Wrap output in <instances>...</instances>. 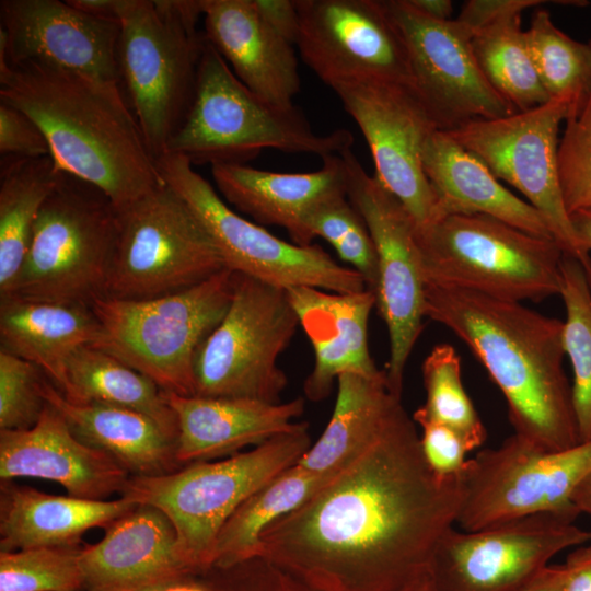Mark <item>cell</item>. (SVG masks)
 <instances>
[{
    "mask_svg": "<svg viewBox=\"0 0 591 591\" xmlns=\"http://www.w3.org/2000/svg\"><path fill=\"white\" fill-rule=\"evenodd\" d=\"M462 476L438 477L403 407L382 434L260 535L259 556L322 591H399L456 524Z\"/></svg>",
    "mask_w": 591,
    "mask_h": 591,
    "instance_id": "obj_1",
    "label": "cell"
},
{
    "mask_svg": "<svg viewBox=\"0 0 591 591\" xmlns=\"http://www.w3.org/2000/svg\"><path fill=\"white\" fill-rule=\"evenodd\" d=\"M0 101L38 126L61 171L100 189L116 210L164 184L119 83L0 58Z\"/></svg>",
    "mask_w": 591,
    "mask_h": 591,
    "instance_id": "obj_2",
    "label": "cell"
},
{
    "mask_svg": "<svg viewBox=\"0 0 591 591\" xmlns=\"http://www.w3.org/2000/svg\"><path fill=\"white\" fill-rule=\"evenodd\" d=\"M425 316L456 335L484 366L515 434L546 451L580 443L563 321L522 302L436 286H425Z\"/></svg>",
    "mask_w": 591,
    "mask_h": 591,
    "instance_id": "obj_3",
    "label": "cell"
},
{
    "mask_svg": "<svg viewBox=\"0 0 591 591\" xmlns=\"http://www.w3.org/2000/svg\"><path fill=\"white\" fill-rule=\"evenodd\" d=\"M352 142L349 130L320 135L294 104L277 105L251 91L206 40L193 103L165 153L211 166L245 164L267 149L322 159L341 154Z\"/></svg>",
    "mask_w": 591,
    "mask_h": 591,
    "instance_id": "obj_4",
    "label": "cell"
},
{
    "mask_svg": "<svg viewBox=\"0 0 591 591\" xmlns=\"http://www.w3.org/2000/svg\"><path fill=\"white\" fill-rule=\"evenodd\" d=\"M308 424L217 462H195L160 476H130L120 494L160 509L172 522L194 576L213 566L218 535L235 510L311 447Z\"/></svg>",
    "mask_w": 591,
    "mask_h": 591,
    "instance_id": "obj_5",
    "label": "cell"
},
{
    "mask_svg": "<svg viewBox=\"0 0 591 591\" xmlns=\"http://www.w3.org/2000/svg\"><path fill=\"white\" fill-rule=\"evenodd\" d=\"M201 15L202 0H121L120 82L155 161L194 100L206 44L196 30Z\"/></svg>",
    "mask_w": 591,
    "mask_h": 591,
    "instance_id": "obj_6",
    "label": "cell"
},
{
    "mask_svg": "<svg viewBox=\"0 0 591 591\" xmlns=\"http://www.w3.org/2000/svg\"><path fill=\"white\" fill-rule=\"evenodd\" d=\"M425 286L497 299L541 301L560 293L564 252L554 239L480 213H453L416 229Z\"/></svg>",
    "mask_w": 591,
    "mask_h": 591,
    "instance_id": "obj_7",
    "label": "cell"
},
{
    "mask_svg": "<svg viewBox=\"0 0 591 591\" xmlns=\"http://www.w3.org/2000/svg\"><path fill=\"white\" fill-rule=\"evenodd\" d=\"M227 268L182 291L144 300L97 297L100 334L92 345L151 379L163 392L195 395L194 362L232 298Z\"/></svg>",
    "mask_w": 591,
    "mask_h": 591,
    "instance_id": "obj_8",
    "label": "cell"
},
{
    "mask_svg": "<svg viewBox=\"0 0 591 591\" xmlns=\"http://www.w3.org/2000/svg\"><path fill=\"white\" fill-rule=\"evenodd\" d=\"M116 235L109 199L63 172L39 211L20 274L0 299L90 305L104 296Z\"/></svg>",
    "mask_w": 591,
    "mask_h": 591,
    "instance_id": "obj_9",
    "label": "cell"
},
{
    "mask_svg": "<svg viewBox=\"0 0 591 591\" xmlns=\"http://www.w3.org/2000/svg\"><path fill=\"white\" fill-rule=\"evenodd\" d=\"M116 215V242L102 297H162L192 288L224 269L200 221L165 183Z\"/></svg>",
    "mask_w": 591,
    "mask_h": 591,
    "instance_id": "obj_10",
    "label": "cell"
},
{
    "mask_svg": "<svg viewBox=\"0 0 591 591\" xmlns=\"http://www.w3.org/2000/svg\"><path fill=\"white\" fill-rule=\"evenodd\" d=\"M299 327L287 290L233 273L229 309L195 357V395L280 403L278 358Z\"/></svg>",
    "mask_w": 591,
    "mask_h": 591,
    "instance_id": "obj_11",
    "label": "cell"
},
{
    "mask_svg": "<svg viewBox=\"0 0 591 591\" xmlns=\"http://www.w3.org/2000/svg\"><path fill=\"white\" fill-rule=\"evenodd\" d=\"M157 165L163 182L211 237L224 268L285 290L313 287L350 293L367 289L359 273L338 264L321 246L287 242L233 211L186 158L164 153Z\"/></svg>",
    "mask_w": 591,
    "mask_h": 591,
    "instance_id": "obj_12",
    "label": "cell"
},
{
    "mask_svg": "<svg viewBox=\"0 0 591 591\" xmlns=\"http://www.w3.org/2000/svg\"><path fill=\"white\" fill-rule=\"evenodd\" d=\"M590 472L591 439L546 451L513 433L498 448L467 460L456 524L475 531L536 513L576 521L580 513L571 495Z\"/></svg>",
    "mask_w": 591,
    "mask_h": 591,
    "instance_id": "obj_13",
    "label": "cell"
},
{
    "mask_svg": "<svg viewBox=\"0 0 591 591\" xmlns=\"http://www.w3.org/2000/svg\"><path fill=\"white\" fill-rule=\"evenodd\" d=\"M340 155L347 198L362 217L374 244L375 306L390 341L385 373L391 392L402 397L405 367L426 317L416 225L402 202L363 170L351 149Z\"/></svg>",
    "mask_w": 591,
    "mask_h": 591,
    "instance_id": "obj_14",
    "label": "cell"
},
{
    "mask_svg": "<svg viewBox=\"0 0 591 591\" xmlns=\"http://www.w3.org/2000/svg\"><path fill=\"white\" fill-rule=\"evenodd\" d=\"M569 115L567 102L549 100L506 117L472 119L447 132L497 178L518 189L542 215L563 252L587 267L591 257L579 245L558 175V132Z\"/></svg>",
    "mask_w": 591,
    "mask_h": 591,
    "instance_id": "obj_15",
    "label": "cell"
},
{
    "mask_svg": "<svg viewBox=\"0 0 591 591\" xmlns=\"http://www.w3.org/2000/svg\"><path fill=\"white\" fill-rule=\"evenodd\" d=\"M591 541V531L536 513L475 531L448 530L429 576L438 591H520L558 553Z\"/></svg>",
    "mask_w": 591,
    "mask_h": 591,
    "instance_id": "obj_16",
    "label": "cell"
},
{
    "mask_svg": "<svg viewBox=\"0 0 591 591\" xmlns=\"http://www.w3.org/2000/svg\"><path fill=\"white\" fill-rule=\"evenodd\" d=\"M361 130L374 177L421 229L438 219V200L422 165L425 146L439 129L412 84L366 81L333 89Z\"/></svg>",
    "mask_w": 591,
    "mask_h": 591,
    "instance_id": "obj_17",
    "label": "cell"
},
{
    "mask_svg": "<svg viewBox=\"0 0 591 591\" xmlns=\"http://www.w3.org/2000/svg\"><path fill=\"white\" fill-rule=\"evenodd\" d=\"M297 43L306 66L332 90L366 81L413 85L406 48L384 0H296Z\"/></svg>",
    "mask_w": 591,
    "mask_h": 591,
    "instance_id": "obj_18",
    "label": "cell"
},
{
    "mask_svg": "<svg viewBox=\"0 0 591 591\" xmlns=\"http://www.w3.org/2000/svg\"><path fill=\"white\" fill-rule=\"evenodd\" d=\"M384 3L403 38L413 86L440 130L515 113L486 80L465 26L430 19L408 0Z\"/></svg>",
    "mask_w": 591,
    "mask_h": 591,
    "instance_id": "obj_19",
    "label": "cell"
},
{
    "mask_svg": "<svg viewBox=\"0 0 591 591\" xmlns=\"http://www.w3.org/2000/svg\"><path fill=\"white\" fill-rule=\"evenodd\" d=\"M0 20V58L8 62L42 61L121 83L118 22L68 0H2Z\"/></svg>",
    "mask_w": 591,
    "mask_h": 591,
    "instance_id": "obj_20",
    "label": "cell"
},
{
    "mask_svg": "<svg viewBox=\"0 0 591 591\" xmlns=\"http://www.w3.org/2000/svg\"><path fill=\"white\" fill-rule=\"evenodd\" d=\"M103 538L82 546L88 591H159L195 577L181 557L176 531L158 508L137 503L104 528Z\"/></svg>",
    "mask_w": 591,
    "mask_h": 591,
    "instance_id": "obj_21",
    "label": "cell"
},
{
    "mask_svg": "<svg viewBox=\"0 0 591 591\" xmlns=\"http://www.w3.org/2000/svg\"><path fill=\"white\" fill-rule=\"evenodd\" d=\"M18 477L55 482L69 496L105 500L121 494L130 474L111 455L80 440L46 403L32 428L0 430V478Z\"/></svg>",
    "mask_w": 591,
    "mask_h": 591,
    "instance_id": "obj_22",
    "label": "cell"
},
{
    "mask_svg": "<svg viewBox=\"0 0 591 591\" xmlns=\"http://www.w3.org/2000/svg\"><path fill=\"white\" fill-rule=\"evenodd\" d=\"M287 294L314 351V367L303 384L308 399H325L340 375L376 378L384 373L369 351L368 323L375 306L371 290L337 293L296 287Z\"/></svg>",
    "mask_w": 591,
    "mask_h": 591,
    "instance_id": "obj_23",
    "label": "cell"
},
{
    "mask_svg": "<svg viewBox=\"0 0 591 591\" xmlns=\"http://www.w3.org/2000/svg\"><path fill=\"white\" fill-rule=\"evenodd\" d=\"M174 410L178 436L176 456L185 466L237 454L247 445L297 429L293 419L304 413L303 397L267 403L250 398L185 396L163 392Z\"/></svg>",
    "mask_w": 591,
    "mask_h": 591,
    "instance_id": "obj_24",
    "label": "cell"
},
{
    "mask_svg": "<svg viewBox=\"0 0 591 591\" xmlns=\"http://www.w3.org/2000/svg\"><path fill=\"white\" fill-rule=\"evenodd\" d=\"M206 40L251 91L281 106L300 91L293 45L258 14L253 0H202Z\"/></svg>",
    "mask_w": 591,
    "mask_h": 591,
    "instance_id": "obj_25",
    "label": "cell"
},
{
    "mask_svg": "<svg viewBox=\"0 0 591 591\" xmlns=\"http://www.w3.org/2000/svg\"><path fill=\"white\" fill-rule=\"evenodd\" d=\"M321 169L306 173H279L246 164L218 163L211 175L221 197L259 225L285 229L292 242L308 246V213L324 198L346 192V170L340 154L322 158Z\"/></svg>",
    "mask_w": 591,
    "mask_h": 591,
    "instance_id": "obj_26",
    "label": "cell"
},
{
    "mask_svg": "<svg viewBox=\"0 0 591 591\" xmlns=\"http://www.w3.org/2000/svg\"><path fill=\"white\" fill-rule=\"evenodd\" d=\"M422 165L438 200V219L453 213H480L533 235L554 239L542 215L502 186L447 131L438 129L430 136Z\"/></svg>",
    "mask_w": 591,
    "mask_h": 591,
    "instance_id": "obj_27",
    "label": "cell"
},
{
    "mask_svg": "<svg viewBox=\"0 0 591 591\" xmlns=\"http://www.w3.org/2000/svg\"><path fill=\"white\" fill-rule=\"evenodd\" d=\"M100 334L90 305L19 298L0 299V341L4 349L38 367L68 398V363Z\"/></svg>",
    "mask_w": 591,
    "mask_h": 591,
    "instance_id": "obj_28",
    "label": "cell"
},
{
    "mask_svg": "<svg viewBox=\"0 0 591 591\" xmlns=\"http://www.w3.org/2000/svg\"><path fill=\"white\" fill-rule=\"evenodd\" d=\"M40 390L80 440L111 455L130 476H160L183 467L176 441L148 416L112 404L70 402L45 378Z\"/></svg>",
    "mask_w": 591,
    "mask_h": 591,
    "instance_id": "obj_29",
    "label": "cell"
},
{
    "mask_svg": "<svg viewBox=\"0 0 591 591\" xmlns=\"http://www.w3.org/2000/svg\"><path fill=\"white\" fill-rule=\"evenodd\" d=\"M136 505L121 496L114 500L56 496L1 480L0 551L79 546L86 531L104 529Z\"/></svg>",
    "mask_w": 591,
    "mask_h": 591,
    "instance_id": "obj_30",
    "label": "cell"
},
{
    "mask_svg": "<svg viewBox=\"0 0 591 591\" xmlns=\"http://www.w3.org/2000/svg\"><path fill=\"white\" fill-rule=\"evenodd\" d=\"M331 419L320 438L297 462L316 474H337L360 456L404 407L391 392L386 373L376 378L344 374Z\"/></svg>",
    "mask_w": 591,
    "mask_h": 591,
    "instance_id": "obj_31",
    "label": "cell"
},
{
    "mask_svg": "<svg viewBox=\"0 0 591 591\" xmlns=\"http://www.w3.org/2000/svg\"><path fill=\"white\" fill-rule=\"evenodd\" d=\"M63 171L51 155L3 157L0 172V298L23 266L39 211Z\"/></svg>",
    "mask_w": 591,
    "mask_h": 591,
    "instance_id": "obj_32",
    "label": "cell"
},
{
    "mask_svg": "<svg viewBox=\"0 0 591 591\" xmlns=\"http://www.w3.org/2000/svg\"><path fill=\"white\" fill-rule=\"evenodd\" d=\"M68 378L71 387L68 401L99 402L139 412L176 441L177 418L163 391L116 357L95 346H83L69 360Z\"/></svg>",
    "mask_w": 591,
    "mask_h": 591,
    "instance_id": "obj_33",
    "label": "cell"
},
{
    "mask_svg": "<svg viewBox=\"0 0 591 591\" xmlns=\"http://www.w3.org/2000/svg\"><path fill=\"white\" fill-rule=\"evenodd\" d=\"M336 474H316L297 463L248 497L221 529L213 566L227 568L259 556L260 535L280 517L293 511Z\"/></svg>",
    "mask_w": 591,
    "mask_h": 591,
    "instance_id": "obj_34",
    "label": "cell"
},
{
    "mask_svg": "<svg viewBox=\"0 0 591 591\" xmlns=\"http://www.w3.org/2000/svg\"><path fill=\"white\" fill-rule=\"evenodd\" d=\"M471 44L486 80L515 113L549 101L521 28V13L502 16L475 31Z\"/></svg>",
    "mask_w": 591,
    "mask_h": 591,
    "instance_id": "obj_35",
    "label": "cell"
},
{
    "mask_svg": "<svg viewBox=\"0 0 591 591\" xmlns=\"http://www.w3.org/2000/svg\"><path fill=\"white\" fill-rule=\"evenodd\" d=\"M525 39L549 100L567 102L571 116L579 111L591 90V46L557 28L546 10L534 12Z\"/></svg>",
    "mask_w": 591,
    "mask_h": 591,
    "instance_id": "obj_36",
    "label": "cell"
},
{
    "mask_svg": "<svg viewBox=\"0 0 591 591\" xmlns=\"http://www.w3.org/2000/svg\"><path fill=\"white\" fill-rule=\"evenodd\" d=\"M560 293L566 309L563 346L573 381L572 405L580 442L591 439V287L581 263L563 255Z\"/></svg>",
    "mask_w": 591,
    "mask_h": 591,
    "instance_id": "obj_37",
    "label": "cell"
},
{
    "mask_svg": "<svg viewBox=\"0 0 591 591\" xmlns=\"http://www.w3.org/2000/svg\"><path fill=\"white\" fill-rule=\"evenodd\" d=\"M421 371L426 402L414 414L453 429L471 451L480 447L487 430L464 389L461 358L453 346H434L425 358Z\"/></svg>",
    "mask_w": 591,
    "mask_h": 591,
    "instance_id": "obj_38",
    "label": "cell"
},
{
    "mask_svg": "<svg viewBox=\"0 0 591 591\" xmlns=\"http://www.w3.org/2000/svg\"><path fill=\"white\" fill-rule=\"evenodd\" d=\"M311 242L321 237L332 245L340 259L359 273L367 289L374 293L376 254L370 232L346 192L333 194L320 201L305 218Z\"/></svg>",
    "mask_w": 591,
    "mask_h": 591,
    "instance_id": "obj_39",
    "label": "cell"
},
{
    "mask_svg": "<svg viewBox=\"0 0 591 591\" xmlns=\"http://www.w3.org/2000/svg\"><path fill=\"white\" fill-rule=\"evenodd\" d=\"M79 546L0 551V591H85Z\"/></svg>",
    "mask_w": 591,
    "mask_h": 591,
    "instance_id": "obj_40",
    "label": "cell"
},
{
    "mask_svg": "<svg viewBox=\"0 0 591 591\" xmlns=\"http://www.w3.org/2000/svg\"><path fill=\"white\" fill-rule=\"evenodd\" d=\"M558 175L567 212L591 208V90L579 111L565 120Z\"/></svg>",
    "mask_w": 591,
    "mask_h": 591,
    "instance_id": "obj_41",
    "label": "cell"
},
{
    "mask_svg": "<svg viewBox=\"0 0 591 591\" xmlns=\"http://www.w3.org/2000/svg\"><path fill=\"white\" fill-rule=\"evenodd\" d=\"M42 370L0 348V430H25L40 418L46 401Z\"/></svg>",
    "mask_w": 591,
    "mask_h": 591,
    "instance_id": "obj_42",
    "label": "cell"
},
{
    "mask_svg": "<svg viewBox=\"0 0 591 591\" xmlns=\"http://www.w3.org/2000/svg\"><path fill=\"white\" fill-rule=\"evenodd\" d=\"M200 576L211 591H322L262 556Z\"/></svg>",
    "mask_w": 591,
    "mask_h": 591,
    "instance_id": "obj_43",
    "label": "cell"
},
{
    "mask_svg": "<svg viewBox=\"0 0 591 591\" xmlns=\"http://www.w3.org/2000/svg\"><path fill=\"white\" fill-rule=\"evenodd\" d=\"M412 417L421 428V449L430 470L441 478L462 476L471 451L466 441L442 424L416 414Z\"/></svg>",
    "mask_w": 591,
    "mask_h": 591,
    "instance_id": "obj_44",
    "label": "cell"
},
{
    "mask_svg": "<svg viewBox=\"0 0 591 591\" xmlns=\"http://www.w3.org/2000/svg\"><path fill=\"white\" fill-rule=\"evenodd\" d=\"M0 153L2 157L50 155L49 144L38 126L16 107L0 101Z\"/></svg>",
    "mask_w": 591,
    "mask_h": 591,
    "instance_id": "obj_45",
    "label": "cell"
},
{
    "mask_svg": "<svg viewBox=\"0 0 591 591\" xmlns=\"http://www.w3.org/2000/svg\"><path fill=\"white\" fill-rule=\"evenodd\" d=\"M544 3L541 0H468L455 19L471 35L485 25L509 14Z\"/></svg>",
    "mask_w": 591,
    "mask_h": 591,
    "instance_id": "obj_46",
    "label": "cell"
},
{
    "mask_svg": "<svg viewBox=\"0 0 591 591\" xmlns=\"http://www.w3.org/2000/svg\"><path fill=\"white\" fill-rule=\"evenodd\" d=\"M260 18L278 35L297 45L301 22L296 0H253Z\"/></svg>",
    "mask_w": 591,
    "mask_h": 591,
    "instance_id": "obj_47",
    "label": "cell"
},
{
    "mask_svg": "<svg viewBox=\"0 0 591 591\" xmlns=\"http://www.w3.org/2000/svg\"><path fill=\"white\" fill-rule=\"evenodd\" d=\"M564 565L563 591H591V545L578 546L569 553Z\"/></svg>",
    "mask_w": 591,
    "mask_h": 591,
    "instance_id": "obj_48",
    "label": "cell"
},
{
    "mask_svg": "<svg viewBox=\"0 0 591 591\" xmlns=\"http://www.w3.org/2000/svg\"><path fill=\"white\" fill-rule=\"evenodd\" d=\"M565 565H548L520 591H563Z\"/></svg>",
    "mask_w": 591,
    "mask_h": 591,
    "instance_id": "obj_49",
    "label": "cell"
},
{
    "mask_svg": "<svg viewBox=\"0 0 591 591\" xmlns=\"http://www.w3.org/2000/svg\"><path fill=\"white\" fill-rule=\"evenodd\" d=\"M68 2L90 15L119 23L121 0H68Z\"/></svg>",
    "mask_w": 591,
    "mask_h": 591,
    "instance_id": "obj_50",
    "label": "cell"
},
{
    "mask_svg": "<svg viewBox=\"0 0 591 591\" xmlns=\"http://www.w3.org/2000/svg\"><path fill=\"white\" fill-rule=\"evenodd\" d=\"M581 250L591 252V208L579 209L569 215Z\"/></svg>",
    "mask_w": 591,
    "mask_h": 591,
    "instance_id": "obj_51",
    "label": "cell"
},
{
    "mask_svg": "<svg viewBox=\"0 0 591 591\" xmlns=\"http://www.w3.org/2000/svg\"><path fill=\"white\" fill-rule=\"evenodd\" d=\"M421 14L438 21L451 20L453 4L450 0H408Z\"/></svg>",
    "mask_w": 591,
    "mask_h": 591,
    "instance_id": "obj_52",
    "label": "cell"
},
{
    "mask_svg": "<svg viewBox=\"0 0 591 591\" xmlns=\"http://www.w3.org/2000/svg\"><path fill=\"white\" fill-rule=\"evenodd\" d=\"M571 502L578 512L591 515V472L578 484L571 495Z\"/></svg>",
    "mask_w": 591,
    "mask_h": 591,
    "instance_id": "obj_53",
    "label": "cell"
},
{
    "mask_svg": "<svg viewBox=\"0 0 591 591\" xmlns=\"http://www.w3.org/2000/svg\"><path fill=\"white\" fill-rule=\"evenodd\" d=\"M159 591H211V589L199 575L170 584Z\"/></svg>",
    "mask_w": 591,
    "mask_h": 591,
    "instance_id": "obj_54",
    "label": "cell"
},
{
    "mask_svg": "<svg viewBox=\"0 0 591 591\" xmlns=\"http://www.w3.org/2000/svg\"><path fill=\"white\" fill-rule=\"evenodd\" d=\"M399 591H438L434 587L429 573L420 577L410 584Z\"/></svg>",
    "mask_w": 591,
    "mask_h": 591,
    "instance_id": "obj_55",
    "label": "cell"
},
{
    "mask_svg": "<svg viewBox=\"0 0 591 591\" xmlns=\"http://www.w3.org/2000/svg\"><path fill=\"white\" fill-rule=\"evenodd\" d=\"M589 283H590V287H591V280L589 281Z\"/></svg>",
    "mask_w": 591,
    "mask_h": 591,
    "instance_id": "obj_56",
    "label": "cell"
},
{
    "mask_svg": "<svg viewBox=\"0 0 591 591\" xmlns=\"http://www.w3.org/2000/svg\"><path fill=\"white\" fill-rule=\"evenodd\" d=\"M589 45L591 46V40H590V44H589Z\"/></svg>",
    "mask_w": 591,
    "mask_h": 591,
    "instance_id": "obj_57",
    "label": "cell"
},
{
    "mask_svg": "<svg viewBox=\"0 0 591 591\" xmlns=\"http://www.w3.org/2000/svg\"><path fill=\"white\" fill-rule=\"evenodd\" d=\"M85 591H88V590H85Z\"/></svg>",
    "mask_w": 591,
    "mask_h": 591,
    "instance_id": "obj_58",
    "label": "cell"
}]
</instances>
